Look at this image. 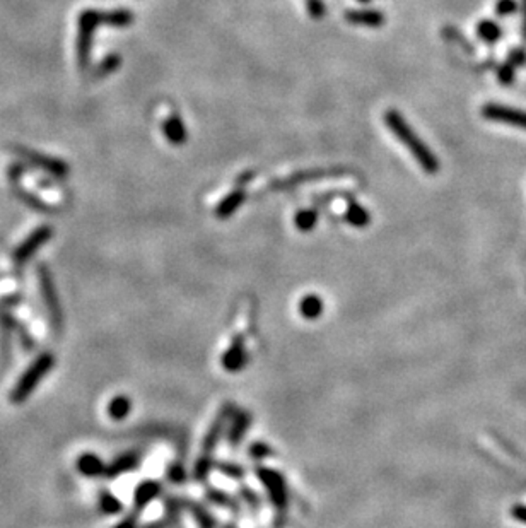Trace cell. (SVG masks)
<instances>
[{
	"instance_id": "cell-17",
	"label": "cell",
	"mask_w": 526,
	"mask_h": 528,
	"mask_svg": "<svg viewBox=\"0 0 526 528\" xmlns=\"http://www.w3.org/2000/svg\"><path fill=\"white\" fill-rule=\"evenodd\" d=\"M163 132H164V137H166L171 144L180 145L187 142V127H185L183 120L180 119L178 115H175V113L164 120Z\"/></svg>"
},
{
	"instance_id": "cell-19",
	"label": "cell",
	"mask_w": 526,
	"mask_h": 528,
	"mask_svg": "<svg viewBox=\"0 0 526 528\" xmlns=\"http://www.w3.org/2000/svg\"><path fill=\"white\" fill-rule=\"evenodd\" d=\"M477 36L483 43L495 45L503 38V28L491 19H483L477 24Z\"/></svg>"
},
{
	"instance_id": "cell-25",
	"label": "cell",
	"mask_w": 526,
	"mask_h": 528,
	"mask_svg": "<svg viewBox=\"0 0 526 528\" xmlns=\"http://www.w3.org/2000/svg\"><path fill=\"white\" fill-rule=\"evenodd\" d=\"M207 500L210 502H214V505L222 506V508H227V510H231V511H236V513L239 511L238 502L234 501L233 497L229 496V494L219 491V489H209V491H207Z\"/></svg>"
},
{
	"instance_id": "cell-38",
	"label": "cell",
	"mask_w": 526,
	"mask_h": 528,
	"mask_svg": "<svg viewBox=\"0 0 526 528\" xmlns=\"http://www.w3.org/2000/svg\"><path fill=\"white\" fill-rule=\"evenodd\" d=\"M523 2V36L526 40V0H521Z\"/></svg>"
},
{
	"instance_id": "cell-32",
	"label": "cell",
	"mask_w": 526,
	"mask_h": 528,
	"mask_svg": "<svg viewBox=\"0 0 526 528\" xmlns=\"http://www.w3.org/2000/svg\"><path fill=\"white\" fill-rule=\"evenodd\" d=\"M508 62H509V64L515 65L516 69H520V67H525L526 65V48H523V47L513 48L511 52H509V55H508Z\"/></svg>"
},
{
	"instance_id": "cell-11",
	"label": "cell",
	"mask_w": 526,
	"mask_h": 528,
	"mask_svg": "<svg viewBox=\"0 0 526 528\" xmlns=\"http://www.w3.org/2000/svg\"><path fill=\"white\" fill-rule=\"evenodd\" d=\"M251 424V414L246 410H234L233 416H231V424L229 431H227V441L229 445L236 446L241 443V439L245 438L248 427Z\"/></svg>"
},
{
	"instance_id": "cell-35",
	"label": "cell",
	"mask_w": 526,
	"mask_h": 528,
	"mask_svg": "<svg viewBox=\"0 0 526 528\" xmlns=\"http://www.w3.org/2000/svg\"><path fill=\"white\" fill-rule=\"evenodd\" d=\"M137 515H138L137 511H133V513H130L128 517H125L120 523H116V525L113 528H138Z\"/></svg>"
},
{
	"instance_id": "cell-2",
	"label": "cell",
	"mask_w": 526,
	"mask_h": 528,
	"mask_svg": "<svg viewBox=\"0 0 526 528\" xmlns=\"http://www.w3.org/2000/svg\"><path fill=\"white\" fill-rule=\"evenodd\" d=\"M385 123L386 127L391 130L397 139L402 142L403 145L408 149V153L415 158V161L419 163V166L429 175H436L439 171V161H437L436 154L429 149V145L424 142L420 137L415 133V130L408 125L405 116L397 110H388L385 113Z\"/></svg>"
},
{
	"instance_id": "cell-23",
	"label": "cell",
	"mask_w": 526,
	"mask_h": 528,
	"mask_svg": "<svg viewBox=\"0 0 526 528\" xmlns=\"http://www.w3.org/2000/svg\"><path fill=\"white\" fill-rule=\"evenodd\" d=\"M318 211L314 209H305V211H300L296 214V219H294V224L296 228L300 229L302 233H309L313 231V228L318 223Z\"/></svg>"
},
{
	"instance_id": "cell-16",
	"label": "cell",
	"mask_w": 526,
	"mask_h": 528,
	"mask_svg": "<svg viewBox=\"0 0 526 528\" xmlns=\"http://www.w3.org/2000/svg\"><path fill=\"white\" fill-rule=\"evenodd\" d=\"M77 471L82 473L84 477H89V479H96V477H104L106 472V465L98 455L94 453H82L77 458Z\"/></svg>"
},
{
	"instance_id": "cell-31",
	"label": "cell",
	"mask_w": 526,
	"mask_h": 528,
	"mask_svg": "<svg viewBox=\"0 0 526 528\" xmlns=\"http://www.w3.org/2000/svg\"><path fill=\"white\" fill-rule=\"evenodd\" d=\"M517 12V2L516 0H498L495 4V14L499 18H508V16H513Z\"/></svg>"
},
{
	"instance_id": "cell-21",
	"label": "cell",
	"mask_w": 526,
	"mask_h": 528,
	"mask_svg": "<svg viewBox=\"0 0 526 528\" xmlns=\"http://www.w3.org/2000/svg\"><path fill=\"white\" fill-rule=\"evenodd\" d=\"M344 217H345V221H347L351 226H354V228H366V226L371 223V216H369V212L366 211L363 205L357 202L349 204Z\"/></svg>"
},
{
	"instance_id": "cell-1",
	"label": "cell",
	"mask_w": 526,
	"mask_h": 528,
	"mask_svg": "<svg viewBox=\"0 0 526 528\" xmlns=\"http://www.w3.org/2000/svg\"><path fill=\"white\" fill-rule=\"evenodd\" d=\"M133 23V14L128 9H116L99 12L96 9H86L79 16L77 28V64L84 70L89 65L92 36L98 26L109 28H127Z\"/></svg>"
},
{
	"instance_id": "cell-3",
	"label": "cell",
	"mask_w": 526,
	"mask_h": 528,
	"mask_svg": "<svg viewBox=\"0 0 526 528\" xmlns=\"http://www.w3.org/2000/svg\"><path fill=\"white\" fill-rule=\"evenodd\" d=\"M55 366V356L52 352H43L38 358L29 364L26 371L21 375L18 383L14 385V388L11 390V402L12 404H23L26 402L29 397L33 395V392L38 388V385L41 383V380L53 370Z\"/></svg>"
},
{
	"instance_id": "cell-7",
	"label": "cell",
	"mask_w": 526,
	"mask_h": 528,
	"mask_svg": "<svg viewBox=\"0 0 526 528\" xmlns=\"http://www.w3.org/2000/svg\"><path fill=\"white\" fill-rule=\"evenodd\" d=\"M38 280H40V289L41 295H43V301L48 308L50 317H52V321L55 326L62 325V308H60V301L57 297V289H55L53 279L50 275L48 269L45 265L38 267Z\"/></svg>"
},
{
	"instance_id": "cell-10",
	"label": "cell",
	"mask_w": 526,
	"mask_h": 528,
	"mask_svg": "<svg viewBox=\"0 0 526 528\" xmlns=\"http://www.w3.org/2000/svg\"><path fill=\"white\" fill-rule=\"evenodd\" d=\"M234 410L236 409H234L233 404H226L224 407L221 409V412L217 414V417L214 419L212 426H210L209 433L204 439V446H202L205 455H212V451L216 450L219 439H221L222 436V431H224V427L227 426V421H231V416H233Z\"/></svg>"
},
{
	"instance_id": "cell-26",
	"label": "cell",
	"mask_w": 526,
	"mask_h": 528,
	"mask_svg": "<svg viewBox=\"0 0 526 528\" xmlns=\"http://www.w3.org/2000/svg\"><path fill=\"white\" fill-rule=\"evenodd\" d=\"M120 64H121V57L120 55H116V53H113V55H108L94 69V77H104V75L113 74L115 70H119Z\"/></svg>"
},
{
	"instance_id": "cell-33",
	"label": "cell",
	"mask_w": 526,
	"mask_h": 528,
	"mask_svg": "<svg viewBox=\"0 0 526 528\" xmlns=\"http://www.w3.org/2000/svg\"><path fill=\"white\" fill-rule=\"evenodd\" d=\"M306 6H308V12L313 19H322L325 16L327 7L323 0H306Z\"/></svg>"
},
{
	"instance_id": "cell-22",
	"label": "cell",
	"mask_w": 526,
	"mask_h": 528,
	"mask_svg": "<svg viewBox=\"0 0 526 528\" xmlns=\"http://www.w3.org/2000/svg\"><path fill=\"white\" fill-rule=\"evenodd\" d=\"M132 410V400L125 395H116L109 400L108 404V416L115 421H121L125 419Z\"/></svg>"
},
{
	"instance_id": "cell-14",
	"label": "cell",
	"mask_w": 526,
	"mask_h": 528,
	"mask_svg": "<svg viewBox=\"0 0 526 528\" xmlns=\"http://www.w3.org/2000/svg\"><path fill=\"white\" fill-rule=\"evenodd\" d=\"M159 494H161V484L159 482L144 480L142 484L137 485L136 493H133V508H136L137 513H141Z\"/></svg>"
},
{
	"instance_id": "cell-39",
	"label": "cell",
	"mask_w": 526,
	"mask_h": 528,
	"mask_svg": "<svg viewBox=\"0 0 526 528\" xmlns=\"http://www.w3.org/2000/svg\"><path fill=\"white\" fill-rule=\"evenodd\" d=\"M359 2H364L366 4V2H371V0H359Z\"/></svg>"
},
{
	"instance_id": "cell-9",
	"label": "cell",
	"mask_w": 526,
	"mask_h": 528,
	"mask_svg": "<svg viewBox=\"0 0 526 528\" xmlns=\"http://www.w3.org/2000/svg\"><path fill=\"white\" fill-rule=\"evenodd\" d=\"M222 368L229 373H238L246 366L248 363V354L245 347V337L243 335H236L234 341L231 342V346L227 347L224 354L221 358Z\"/></svg>"
},
{
	"instance_id": "cell-29",
	"label": "cell",
	"mask_w": 526,
	"mask_h": 528,
	"mask_svg": "<svg viewBox=\"0 0 526 528\" xmlns=\"http://www.w3.org/2000/svg\"><path fill=\"white\" fill-rule=\"evenodd\" d=\"M515 77H516V67L513 64H509V62L506 60L498 69L499 82L503 84V86H511V84L515 82Z\"/></svg>"
},
{
	"instance_id": "cell-8",
	"label": "cell",
	"mask_w": 526,
	"mask_h": 528,
	"mask_svg": "<svg viewBox=\"0 0 526 528\" xmlns=\"http://www.w3.org/2000/svg\"><path fill=\"white\" fill-rule=\"evenodd\" d=\"M12 150H14L18 156L26 159V161L29 163H33L35 166L43 167V170L48 171L50 175L58 176V178H65V176L69 175V165H67L65 161H62V159L43 156V154L35 153V150H29L24 148H14Z\"/></svg>"
},
{
	"instance_id": "cell-4",
	"label": "cell",
	"mask_w": 526,
	"mask_h": 528,
	"mask_svg": "<svg viewBox=\"0 0 526 528\" xmlns=\"http://www.w3.org/2000/svg\"><path fill=\"white\" fill-rule=\"evenodd\" d=\"M256 475H258L260 482L267 488V494L270 497L273 508L279 511V517L277 518L280 522H284V511L289 505V491L284 477H282L280 472L272 471V468L267 467H256Z\"/></svg>"
},
{
	"instance_id": "cell-13",
	"label": "cell",
	"mask_w": 526,
	"mask_h": 528,
	"mask_svg": "<svg viewBox=\"0 0 526 528\" xmlns=\"http://www.w3.org/2000/svg\"><path fill=\"white\" fill-rule=\"evenodd\" d=\"M138 463H141V453L136 450L127 451V453L120 455L119 458H115L111 463L106 465L104 477H106V479H115V477L121 475V473L137 468Z\"/></svg>"
},
{
	"instance_id": "cell-15",
	"label": "cell",
	"mask_w": 526,
	"mask_h": 528,
	"mask_svg": "<svg viewBox=\"0 0 526 528\" xmlns=\"http://www.w3.org/2000/svg\"><path fill=\"white\" fill-rule=\"evenodd\" d=\"M245 199H246L245 190H243V188H234V190L231 192V194H227L224 199L221 200V204L217 205L216 209L217 219H229V217L241 207Z\"/></svg>"
},
{
	"instance_id": "cell-18",
	"label": "cell",
	"mask_w": 526,
	"mask_h": 528,
	"mask_svg": "<svg viewBox=\"0 0 526 528\" xmlns=\"http://www.w3.org/2000/svg\"><path fill=\"white\" fill-rule=\"evenodd\" d=\"M300 313L306 320H317L323 313V301L317 295H306L300 301Z\"/></svg>"
},
{
	"instance_id": "cell-27",
	"label": "cell",
	"mask_w": 526,
	"mask_h": 528,
	"mask_svg": "<svg viewBox=\"0 0 526 528\" xmlns=\"http://www.w3.org/2000/svg\"><path fill=\"white\" fill-rule=\"evenodd\" d=\"M214 467H216V465H214L212 456L204 453L199 458V462L195 463V468H193V477H195V480H199V482L207 480L209 473Z\"/></svg>"
},
{
	"instance_id": "cell-5",
	"label": "cell",
	"mask_w": 526,
	"mask_h": 528,
	"mask_svg": "<svg viewBox=\"0 0 526 528\" xmlns=\"http://www.w3.org/2000/svg\"><path fill=\"white\" fill-rule=\"evenodd\" d=\"M52 236H53L52 226L45 224V226H40V228H36L35 231L29 234L26 240L21 243L18 248L14 250L12 260H14L16 265H24V263H26L28 260L41 248V246H45L46 243L52 240Z\"/></svg>"
},
{
	"instance_id": "cell-6",
	"label": "cell",
	"mask_w": 526,
	"mask_h": 528,
	"mask_svg": "<svg viewBox=\"0 0 526 528\" xmlns=\"http://www.w3.org/2000/svg\"><path fill=\"white\" fill-rule=\"evenodd\" d=\"M481 113L483 119L489 121L511 125V127L526 130V111L525 110L504 106V104H499V103H487L482 106Z\"/></svg>"
},
{
	"instance_id": "cell-36",
	"label": "cell",
	"mask_w": 526,
	"mask_h": 528,
	"mask_svg": "<svg viewBox=\"0 0 526 528\" xmlns=\"http://www.w3.org/2000/svg\"><path fill=\"white\" fill-rule=\"evenodd\" d=\"M170 479L172 482H183L185 480V471L182 463H175L170 467Z\"/></svg>"
},
{
	"instance_id": "cell-24",
	"label": "cell",
	"mask_w": 526,
	"mask_h": 528,
	"mask_svg": "<svg viewBox=\"0 0 526 528\" xmlns=\"http://www.w3.org/2000/svg\"><path fill=\"white\" fill-rule=\"evenodd\" d=\"M121 508V501L115 494H111L109 491H101L99 493V510L103 515H116L120 513Z\"/></svg>"
},
{
	"instance_id": "cell-37",
	"label": "cell",
	"mask_w": 526,
	"mask_h": 528,
	"mask_svg": "<svg viewBox=\"0 0 526 528\" xmlns=\"http://www.w3.org/2000/svg\"><path fill=\"white\" fill-rule=\"evenodd\" d=\"M511 515L515 517L517 522L525 523L526 525V505H515L511 508Z\"/></svg>"
},
{
	"instance_id": "cell-34",
	"label": "cell",
	"mask_w": 526,
	"mask_h": 528,
	"mask_svg": "<svg viewBox=\"0 0 526 528\" xmlns=\"http://www.w3.org/2000/svg\"><path fill=\"white\" fill-rule=\"evenodd\" d=\"M241 496H243V500H245V502H248V505H250L253 510L260 508V497L256 496L251 489L241 488Z\"/></svg>"
},
{
	"instance_id": "cell-20",
	"label": "cell",
	"mask_w": 526,
	"mask_h": 528,
	"mask_svg": "<svg viewBox=\"0 0 526 528\" xmlns=\"http://www.w3.org/2000/svg\"><path fill=\"white\" fill-rule=\"evenodd\" d=\"M182 508H187L190 513L193 515V518H195V522L199 523L200 528H216V519H214L212 515L209 513L207 510L204 508V506L199 505V502H193V501H183L182 500Z\"/></svg>"
},
{
	"instance_id": "cell-12",
	"label": "cell",
	"mask_w": 526,
	"mask_h": 528,
	"mask_svg": "<svg viewBox=\"0 0 526 528\" xmlns=\"http://www.w3.org/2000/svg\"><path fill=\"white\" fill-rule=\"evenodd\" d=\"M345 19L354 26L364 28H381L385 24V14L376 9H351L345 12Z\"/></svg>"
},
{
	"instance_id": "cell-30",
	"label": "cell",
	"mask_w": 526,
	"mask_h": 528,
	"mask_svg": "<svg viewBox=\"0 0 526 528\" xmlns=\"http://www.w3.org/2000/svg\"><path fill=\"white\" fill-rule=\"evenodd\" d=\"M248 455L260 462V460H265L268 458V456L275 455V451H273L268 445H265V443H253V445L250 446V450H248Z\"/></svg>"
},
{
	"instance_id": "cell-28",
	"label": "cell",
	"mask_w": 526,
	"mask_h": 528,
	"mask_svg": "<svg viewBox=\"0 0 526 528\" xmlns=\"http://www.w3.org/2000/svg\"><path fill=\"white\" fill-rule=\"evenodd\" d=\"M216 468L222 475H226L227 479H234V480H241L245 477V468L241 465L233 463V462H219L216 463Z\"/></svg>"
}]
</instances>
